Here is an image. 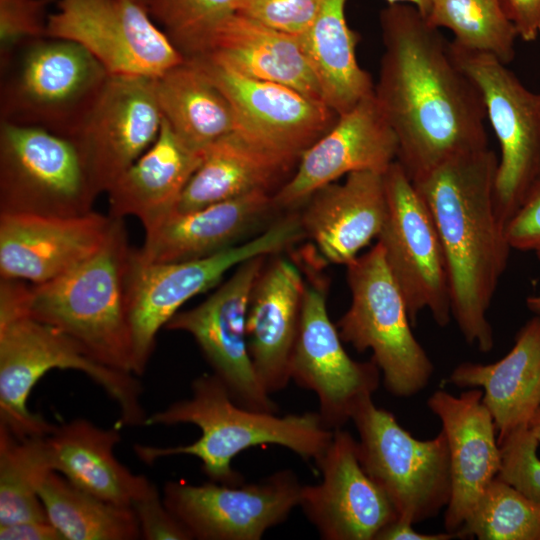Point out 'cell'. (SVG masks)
Instances as JSON below:
<instances>
[{"label": "cell", "instance_id": "47", "mask_svg": "<svg viewBox=\"0 0 540 540\" xmlns=\"http://www.w3.org/2000/svg\"><path fill=\"white\" fill-rule=\"evenodd\" d=\"M526 306L534 316L540 317V290L526 298Z\"/></svg>", "mask_w": 540, "mask_h": 540}, {"label": "cell", "instance_id": "19", "mask_svg": "<svg viewBox=\"0 0 540 540\" xmlns=\"http://www.w3.org/2000/svg\"><path fill=\"white\" fill-rule=\"evenodd\" d=\"M321 482L303 485L299 506L325 540H376L398 518L387 495L362 467L357 440L336 429L316 462Z\"/></svg>", "mask_w": 540, "mask_h": 540}, {"label": "cell", "instance_id": "13", "mask_svg": "<svg viewBox=\"0 0 540 540\" xmlns=\"http://www.w3.org/2000/svg\"><path fill=\"white\" fill-rule=\"evenodd\" d=\"M387 212L377 238L413 327L428 310L440 327L451 319L446 260L429 210L396 160L383 174Z\"/></svg>", "mask_w": 540, "mask_h": 540}, {"label": "cell", "instance_id": "31", "mask_svg": "<svg viewBox=\"0 0 540 540\" xmlns=\"http://www.w3.org/2000/svg\"><path fill=\"white\" fill-rule=\"evenodd\" d=\"M346 2L323 0L312 25L300 37L323 101L337 115L374 92L371 75L357 61L360 36L347 23Z\"/></svg>", "mask_w": 540, "mask_h": 540}, {"label": "cell", "instance_id": "43", "mask_svg": "<svg viewBox=\"0 0 540 540\" xmlns=\"http://www.w3.org/2000/svg\"><path fill=\"white\" fill-rule=\"evenodd\" d=\"M500 4L518 38L533 42L540 37V0H500Z\"/></svg>", "mask_w": 540, "mask_h": 540}, {"label": "cell", "instance_id": "25", "mask_svg": "<svg viewBox=\"0 0 540 540\" xmlns=\"http://www.w3.org/2000/svg\"><path fill=\"white\" fill-rule=\"evenodd\" d=\"M305 238L325 263L347 266L383 227L387 199L383 174L353 172L314 192L299 208Z\"/></svg>", "mask_w": 540, "mask_h": 540}, {"label": "cell", "instance_id": "7", "mask_svg": "<svg viewBox=\"0 0 540 540\" xmlns=\"http://www.w3.org/2000/svg\"><path fill=\"white\" fill-rule=\"evenodd\" d=\"M0 122L74 137L110 74L86 49L44 37L20 46L0 64Z\"/></svg>", "mask_w": 540, "mask_h": 540}, {"label": "cell", "instance_id": "11", "mask_svg": "<svg viewBox=\"0 0 540 540\" xmlns=\"http://www.w3.org/2000/svg\"><path fill=\"white\" fill-rule=\"evenodd\" d=\"M98 195L72 138L0 122V214L79 216Z\"/></svg>", "mask_w": 540, "mask_h": 540}, {"label": "cell", "instance_id": "37", "mask_svg": "<svg viewBox=\"0 0 540 540\" xmlns=\"http://www.w3.org/2000/svg\"><path fill=\"white\" fill-rule=\"evenodd\" d=\"M235 0H145V5L185 59L202 56Z\"/></svg>", "mask_w": 540, "mask_h": 540}, {"label": "cell", "instance_id": "35", "mask_svg": "<svg viewBox=\"0 0 540 540\" xmlns=\"http://www.w3.org/2000/svg\"><path fill=\"white\" fill-rule=\"evenodd\" d=\"M426 19L450 30L459 47L491 54L506 65L515 57L517 33L500 0H432Z\"/></svg>", "mask_w": 540, "mask_h": 540}, {"label": "cell", "instance_id": "30", "mask_svg": "<svg viewBox=\"0 0 540 540\" xmlns=\"http://www.w3.org/2000/svg\"><path fill=\"white\" fill-rule=\"evenodd\" d=\"M203 153L185 146L162 121L154 143L111 186L109 215L142 225L175 208Z\"/></svg>", "mask_w": 540, "mask_h": 540}, {"label": "cell", "instance_id": "6", "mask_svg": "<svg viewBox=\"0 0 540 540\" xmlns=\"http://www.w3.org/2000/svg\"><path fill=\"white\" fill-rule=\"evenodd\" d=\"M305 238L299 210L282 213L266 229L208 257L150 262L131 249L125 274V301L132 346V371L146 370L159 331L189 299L217 285L241 263L283 253Z\"/></svg>", "mask_w": 540, "mask_h": 540}, {"label": "cell", "instance_id": "3", "mask_svg": "<svg viewBox=\"0 0 540 540\" xmlns=\"http://www.w3.org/2000/svg\"><path fill=\"white\" fill-rule=\"evenodd\" d=\"M188 399L171 403L146 419V425L193 424L201 436L188 445L156 447L135 444L136 456L145 464L176 455L197 457L210 481L239 485L241 474L232 460L242 451L264 444L290 449L315 463L328 447L333 431L325 426L318 412L279 416L244 408L230 396L215 374H204L191 384Z\"/></svg>", "mask_w": 540, "mask_h": 540}, {"label": "cell", "instance_id": "34", "mask_svg": "<svg viewBox=\"0 0 540 540\" xmlns=\"http://www.w3.org/2000/svg\"><path fill=\"white\" fill-rule=\"evenodd\" d=\"M53 471L46 436L19 438L0 424V525L48 520L39 492Z\"/></svg>", "mask_w": 540, "mask_h": 540}, {"label": "cell", "instance_id": "17", "mask_svg": "<svg viewBox=\"0 0 540 540\" xmlns=\"http://www.w3.org/2000/svg\"><path fill=\"white\" fill-rule=\"evenodd\" d=\"M191 59L229 100L235 131L269 150L299 161L338 119L323 101L295 88L245 77L207 57Z\"/></svg>", "mask_w": 540, "mask_h": 540}, {"label": "cell", "instance_id": "4", "mask_svg": "<svg viewBox=\"0 0 540 540\" xmlns=\"http://www.w3.org/2000/svg\"><path fill=\"white\" fill-rule=\"evenodd\" d=\"M132 247L122 218H114L100 249L67 273L31 284L29 316L76 340L98 362L132 371L125 274Z\"/></svg>", "mask_w": 540, "mask_h": 540}, {"label": "cell", "instance_id": "15", "mask_svg": "<svg viewBox=\"0 0 540 540\" xmlns=\"http://www.w3.org/2000/svg\"><path fill=\"white\" fill-rule=\"evenodd\" d=\"M269 256L251 258L197 306L177 312L165 328L190 334L206 361L240 406L278 413L261 384L248 349L246 317L250 293Z\"/></svg>", "mask_w": 540, "mask_h": 540}, {"label": "cell", "instance_id": "12", "mask_svg": "<svg viewBox=\"0 0 540 540\" xmlns=\"http://www.w3.org/2000/svg\"><path fill=\"white\" fill-rule=\"evenodd\" d=\"M450 48L478 86L500 146L494 201L505 226L540 176V92L529 90L491 54L467 50L452 41Z\"/></svg>", "mask_w": 540, "mask_h": 540}, {"label": "cell", "instance_id": "42", "mask_svg": "<svg viewBox=\"0 0 540 540\" xmlns=\"http://www.w3.org/2000/svg\"><path fill=\"white\" fill-rule=\"evenodd\" d=\"M505 234L512 250L533 254L540 262V176L507 221Z\"/></svg>", "mask_w": 540, "mask_h": 540}, {"label": "cell", "instance_id": "10", "mask_svg": "<svg viewBox=\"0 0 540 540\" xmlns=\"http://www.w3.org/2000/svg\"><path fill=\"white\" fill-rule=\"evenodd\" d=\"M360 463L387 495L398 519L417 524L437 516L451 497L448 445L413 437L393 413L365 400L353 414Z\"/></svg>", "mask_w": 540, "mask_h": 540}, {"label": "cell", "instance_id": "21", "mask_svg": "<svg viewBox=\"0 0 540 540\" xmlns=\"http://www.w3.org/2000/svg\"><path fill=\"white\" fill-rule=\"evenodd\" d=\"M113 217L0 214V277L49 282L97 252Z\"/></svg>", "mask_w": 540, "mask_h": 540}, {"label": "cell", "instance_id": "26", "mask_svg": "<svg viewBox=\"0 0 540 540\" xmlns=\"http://www.w3.org/2000/svg\"><path fill=\"white\" fill-rule=\"evenodd\" d=\"M448 382L460 388L482 389L498 444L528 427L540 407V317L533 315L519 329L513 347L500 360L490 364L462 362L452 370Z\"/></svg>", "mask_w": 540, "mask_h": 540}, {"label": "cell", "instance_id": "14", "mask_svg": "<svg viewBox=\"0 0 540 540\" xmlns=\"http://www.w3.org/2000/svg\"><path fill=\"white\" fill-rule=\"evenodd\" d=\"M47 37L79 44L111 76L158 78L185 60L138 0H56Z\"/></svg>", "mask_w": 540, "mask_h": 540}, {"label": "cell", "instance_id": "36", "mask_svg": "<svg viewBox=\"0 0 540 540\" xmlns=\"http://www.w3.org/2000/svg\"><path fill=\"white\" fill-rule=\"evenodd\" d=\"M456 537L540 540V504L496 477L484 490Z\"/></svg>", "mask_w": 540, "mask_h": 540}, {"label": "cell", "instance_id": "2", "mask_svg": "<svg viewBox=\"0 0 540 540\" xmlns=\"http://www.w3.org/2000/svg\"><path fill=\"white\" fill-rule=\"evenodd\" d=\"M497 166L488 147L454 155L411 179L442 245L452 318L482 353L494 346L488 311L512 250L495 208Z\"/></svg>", "mask_w": 540, "mask_h": 540}, {"label": "cell", "instance_id": "18", "mask_svg": "<svg viewBox=\"0 0 540 540\" xmlns=\"http://www.w3.org/2000/svg\"><path fill=\"white\" fill-rule=\"evenodd\" d=\"M162 115L155 79L111 76L83 125L76 143L99 194L157 139Z\"/></svg>", "mask_w": 540, "mask_h": 540}, {"label": "cell", "instance_id": "49", "mask_svg": "<svg viewBox=\"0 0 540 540\" xmlns=\"http://www.w3.org/2000/svg\"><path fill=\"white\" fill-rule=\"evenodd\" d=\"M138 1H140V2H142V3H144V4H145V0H138Z\"/></svg>", "mask_w": 540, "mask_h": 540}, {"label": "cell", "instance_id": "27", "mask_svg": "<svg viewBox=\"0 0 540 540\" xmlns=\"http://www.w3.org/2000/svg\"><path fill=\"white\" fill-rule=\"evenodd\" d=\"M298 162L234 130L204 150L174 210L192 211L253 192L275 194Z\"/></svg>", "mask_w": 540, "mask_h": 540}, {"label": "cell", "instance_id": "33", "mask_svg": "<svg viewBox=\"0 0 540 540\" xmlns=\"http://www.w3.org/2000/svg\"><path fill=\"white\" fill-rule=\"evenodd\" d=\"M40 499L48 520L64 540H135L141 538L131 506L94 496L53 471L43 483Z\"/></svg>", "mask_w": 540, "mask_h": 540}, {"label": "cell", "instance_id": "38", "mask_svg": "<svg viewBox=\"0 0 540 540\" xmlns=\"http://www.w3.org/2000/svg\"><path fill=\"white\" fill-rule=\"evenodd\" d=\"M56 0H0V64L23 44L47 37Z\"/></svg>", "mask_w": 540, "mask_h": 540}, {"label": "cell", "instance_id": "23", "mask_svg": "<svg viewBox=\"0 0 540 540\" xmlns=\"http://www.w3.org/2000/svg\"><path fill=\"white\" fill-rule=\"evenodd\" d=\"M282 212L274 194L253 192L192 211L172 209L143 227L145 240L136 249L143 260L181 262L211 256L266 229Z\"/></svg>", "mask_w": 540, "mask_h": 540}, {"label": "cell", "instance_id": "28", "mask_svg": "<svg viewBox=\"0 0 540 540\" xmlns=\"http://www.w3.org/2000/svg\"><path fill=\"white\" fill-rule=\"evenodd\" d=\"M200 57L245 77L287 85L323 101L300 38L240 13L233 12L218 25Z\"/></svg>", "mask_w": 540, "mask_h": 540}, {"label": "cell", "instance_id": "29", "mask_svg": "<svg viewBox=\"0 0 540 540\" xmlns=\"http://www.w3.org/2000/svg\"><path fill=\"white\" fill-rule=\"evenodd\" d=\"M120 440L117 427L104 429L83 418L55 426L46 436L54 471L94 496L131 506L156 486L117 460Z\"/></svg>", "mask_w": 540, "mask_h": 540}, {"label": "cell", "instance_id": "8", "mask_svg": "<svg viewBox=\"0 0 540 540\" xmlns=\"http://www.w3.org/2000/svg\"><path fill=\"white\" fill-rule=\"evenodd\" d=\"M351 303L337 321L342 341L358 352L370 350L387 391L397 397L418 394L434 366L412 332L407 307L376 242L346 266Z\"/></svg>", "mask_w": 540, "mask_h": 540}, {"label": "cell", "instance_id": "16", "mask_svg": "<svg viewBox=\"0 0 540 540\" xmlns=\"http://www.w3.org/2000/svg\"><path fill=\"white\" fill-rule=\"evenodd\" d=\"M302 486L286 469L239 485L169 481L162 498L193 539L259 540L299 506Z\"/></svg>", "mask_w": 540, "mask_h": 540}, {"label": "cell", "instance_id": "9", "mask_svg": "<svg viewBox=\"0 0 540 540\" xmlns=\"http://www.w3.org/2000/svg\"><path fill=\"white\" fill-rule=\"evenodd\" d=\"M305 276L299 330L290 360V380L316 394L325 426L341 429L357 408L372 398L380 370L372 361L353 360L345 351L327 309L329 280L320 272L326 264L315 249L297 255Z\"/></svg>", "mask_w": 540, "mask_h": 540}, {"label": "cell", "instance_id": "48", "mask_svg": "<svg viewBox=\"0 0 540 540\" xmlns=\"http://www.w3.org/2000/svg\"><path fill=\"white\" fill-rule=\"evenodd\" d=\"M528 428L533 434V436L536 438L539 446H540V407L537 409V411L532 416Z\"/></svg>", "mask_w": 540, "mask_h": 540}, {"label": "cell", "instance_id": "5", "mask_svg": "<svg viewBox=\"0 0 540 540\" xmlns=\"http://www.w3.org/2000/svg\"><path fill=\"white\" fill-rule=\"evenodd\" d=\"M53 369L85 373L117 404L122 426L146 425L136 375L98 362L66 333L23 315L0 321V424L16 437L47 436L55 428L27 405L33 387Z\"/></svg>", "mask_w": 540, "mask_h": 540}, {"label": "cell", "instance_id": "39", "mask_svg": "<svg viewBox=\"0 0 540 540\" xmlns=\"http://www.w3.org/2000/svg\"><path fill=\"white\" fill-rule=\"evenodd\" d=\"M499 446L502 463L497 477L540 504L539 444L529 428L513 432Z\"/></svg>", "mask_w": 540, "mask_h": 540}, {"label": "cell", "instance_id": "46", "mask_svg": "<svg viewBox=\"0 0 540 540\" xmlns=\"http://www.w3.org/2000/svg\"><path fill=\"white\" fill-rule=\"evenodd\" d=\"M388 5L406 3L414 6L426 18L429 14L432 0H385Z\"/></svg>", "mask_w": 540, "mask_h": 540}, {"label": "cell", "instance_id": "24", "mask_svg": "<svg viewBox=\"0 0 540 540\" xmlns=\"http://www.w3.org/2000/svg\"><path fill=\"white\" fill-rule=\"evenodd\" d=\"M281 254L267 258L252 287L246 317L249 354L270 395L283 390L290 381L289 366L305 289L300 265Z\"/></svg>", "mask_w": 540, "mask_h": 540}, {"label": "cell", "instance_id": "44", "mask_svg": "<svg viewBox=\"0 0 540 540\" xmlns=\"http://www.w3.org/2000/svg\"><path fill=\"white\" fill-rule=\"evenodd\" d=\"M1 540H64L49 520H28L0 525Z\"/></svg>", "mask_w": 540, "mask_h": 540}, {"label": "cell", "instance_id": "40", "mask_svg": "<svg viewBox=\"0 0 540 540\" xmlns=\"http://www.w3.org/2000/svg\"><path fill=\"white\" fill-rule=\"evenodd\" d=\"M323 0H235L234 11L281 32L301 37Z\"/></svg>", "mask_w": 540, "mask_h": 540}, {"label": "cell", "instance_id": "41", "mask_svg": "<svg viewBox=\"0 0 540 540\" xmlns=\"http://www.w3.org/2000/svg\"><path fill=\"white\" fill-rule=\"evenodd\" d=\"M131 507L135 512L142 539H193L186 527L166 507L157 487L147 495L137 499Z\"/></svg>", "mask_w": 540, "mask_h": 540}, {"label": "cell", "instance_id": "32", "mask_svg": "<svg viewBox=\"0 0 540 540\" xmlns=\"http://www.w3.org/2000/svg\"><path fill=\"white\" fill-rule=\"evenodd\" d=\"M162 119L189 149L203 153L235 130L229 100L200 65L185 59L155 78Z\"/></svg>", "mask_w": 540, "mask_h": 540}, {"label": "cell", "instance_id": "22", "mask_svg": "<svg viewBox=\"0 0 540 540\" xmlns=\"http://www.w3.org/2000/svg\"><path fill=\"white\" fill-rule=\"evenodd\" d=\"M482 397L480 388H469L458 396L439 389L427 400L447 440L451 497L444 526L455 536L501 469L497 429Z\"/></svg>", "mask_w": 540, "mask_h": 540}, {"label": "cell", "instance_id": "20", "mask_svg": "<svg viewBox=\"0 0 540 540\" xmlns=\"http://www.w3.org/2000/svg\"><path fill=\"white\" fill-rule=\"evenodd\" d=\"M398 142L374 92L349 111L301 156L274 194L280 212L299 209L318 189L353 172L384 174L397 160Z\"/></svg>", "mask_w": 540, "mask_h": 540}, {"label": "cell", "instance_id": "45", "mask_svg": "<svg viewBox=\"0 0 540 540\" xmlns=\"http://www.w3.org/2000/svg\"><path fill=\"white\" fill-rule=\"evenodd\" d=\"M413 525L415 524L397 518L378 534L376 540H450L456 538L448 531L420 533L413 528Z\"/></svg>", "mask_w": 540, "mask_h": 540}, {"label": "cell", "instance_id": "1", "mask_svg": "<svg viewBox=\"0 0 540 540\" xmlns=\"http://www.w3.org/2000/svg\"><path fill=\"white\" fill-rule=\"evenodd\" d=\"M379 21L384 52L374 96L409 178L454 155L488 148L483 97L450 41L410 4L388 5Z\"/></svg>", "mask_w": 540, "mask_h": 540}]
</instances>
